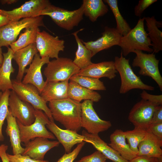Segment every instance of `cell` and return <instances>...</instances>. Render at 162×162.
<instances>
[{
    "instance_id": "obj_1",
    "label": "cell",
    "mask_w": 162,
    "mask_h": 162,
    "mask_svg": "<svg viewBox=\"0 0 162 162\" xmlns=\"http://www.w3.org/2000/svg\"><path fill=\"white\" fill-rule=\"evenodd\" d=\"M81 103L69 98L49 102V107L54 120L67 129L77 132L81 126Z\"/></svg>"
},
{
    "instance_id": "obj_38",
    "label": "cell",
    "mask_w": 162,
    "mask_h": 162,
    "mask_svg": "<svg viewBox=\"0 0 162 162\" xmlns=\"http://www.w3.org/2000/svg\"><path fill=\"white\" fill-rule=\"evenodd\" d=\"M7 155L10 162H49L47 160H35L21 154L11 155L7 153Z\"/></svg>"
},
{
    "instance_id": "obj_20",
    "label": "cell",
    "mask_w": 162,
    "mask_h": 162,
    "mask_svg": "<svg viewBox=\"0 0 162 162\" xmlns=\"http://www.w3.org/2000/svg\"><path fill=\"white\" fill-rule=\"evenodd\" d=\"M82 135L84 137V141L91 144L98 151L106 158L114 162H128L124 159L116 151L103 140L98 134H91L85 130Z\"/></svg>"
},
{
    "instance_id": "obj_27",
    "label": "cell",
    "mask_w": 162,
    "mask_h": 162,
    "mask_svg": "<svg viewBox=\"0 0 162 162\" xmlns=\"http://www.w3.org/2000/svg\"><path fill=\"white\" fill-rule=\"evenodd\" d=\"M68 97L80 102L83 100L97 102L101 98V95L97 92L83 87L72 80L69 82Z\"/></svg>"
},
{
    "instance_id": "obj_8",
    "label": "cell",
    "mask_w": 162,
    "mask_h": 162,
    "mask_svg": "<svg viewBox=\"0 0 162 162\" xmlns=\"http://www.w3.org/2000/svg\"><path fill=\"white\" fill-rule=\"evenodd\" d=\"M93 102L86 100L81 103V126L89 134H98L108 130L112 124L110 121L100 118L94 108Z\"/></svg>"
},
{
    "instance_id": "obj_43",
    "label": "cell",
    "mask_w": 162,
    "mask_h": 162,
    "mask_svg": "<svg viewBox=\"0 0 162 162\" xmlns=\"http://www.w3.org/2000/svg\"><path fill=\"white\" fill-rule=\"evenodd\" d=\"M158 158L144 155H137L128 162H158Z\"/></svg>"
},
{
    "instance_id": "obj_5",
    "label": "cell",
    "mask_w": 162,
    "mask_h": 162,
    "mask_svg": "<svg viewBox=\"0 0 162 162\" xmlns=\"http://www.w3.org/2000/svg\"><path fill=\"white\" fill-rule=\"evenodd\" d=\"M80 70L70 58L58 57L50 61L45 68L43 74L46 82L69 80Z\"/></svg>"
},
{
    "instance_id": "obj_16",
    "label": "cell",
    "mask_w": 162,
    "mask_h": 162,
    "mask_svg": "<svg viewBox=\"0 0 162 162\" xmlns=\"http://www.w3.org/2000/svg\"><path fill=\"white\" fill-rule=\"evenodd\" d=\"M50 58H41L38 53L36 54L29 67L26 69V74L22 81L24 84H31L35 86L40 94L46 83L43 79L41 69L44 65L49 63Z\"/></svg>"
},
{
    "instance_id": "obj_21",
    "label": "cell",
    "mask_w": 162,
    "mask_h": 162,
    "mask_svg": "<svg viewBox=\"0 0 162 162\" xmlns=\"http://www.w3.org/2000/svg\"><path fill=\"white\" fill-rule=\"evenodd\" d=\"M38 53L35 43L30 44L14 52L13 59L18 66L16 80L22 81L26 67L31 63L34 56Z\"/></svg>"
},
{
    "instance_id": "obj_22",
    "label": "cell",
    "mask_w": 162,
    "mask_h": 162,
    "mask_svg": "<svg viewBox=\"0 0 162 162\" xmlns=\"http://www.w3.org/2000/svg\"><path fill=\"white\" fill-rule=\"evenodd\" d=\"M162 140L147 131L138 146L137 155L159 158L162 157Z\"/></svg>"
},
{
    "instance_id": "obj_9",
    "label": "cell",
    "mask_w": 162,
    "mask_h": 162,
    "mask_svg": "<svg viewBox=\"0 0 162 162\" xmlns=\"http://www.w3.org/2000/svg\"><path fill=\"white\" fill-rule=\"evenodd\" d=\"M43 16L25 18L17 21H10L0 28V46L9 47L16 40L20 32L33 25L45 27Z\"/></svg>"
},
{
    "instance_id": "obj_45",
    "label": "cell",
    "mask_w": 162,
    "mask_h": 162,
    "mask_svg": "<svg viewBox=\"0 0 162 162\" xmlns=\"http://www.w3.org/2000/svg\"><path fill=\"white\" fill-rule=\"evenodd\" d=\"M10 22L6 17L0 14V28Z\"/></svg>"
},
{
    "instance_id": "obj_31",
    "label": "cell",
    "mask_w": 162,
    "mask_h": 162,
    "mask_svg": "<svg viewBox=\"0 0 162 162\" xmlns=\"http://www.w3.org/2000/svg\"><path fill=\"white\" fill-rule=\"evenodd\" d=\"M38 25H33L25 28L18 39L10 45V48L15 52L16 51L35 43L37 32L40 31Z\"/></svg>"
},
{
    "instance_id": "obj_6",
    "label": "cell",
    "mask_w": 162,
    "mask_h": 162,
    "mask_svg": "<svg viewBox=\"0 0 162 162\" xmlns=\"http://www.w3.org/2000/svg\"><path fill=\"white\" fill-rule=\"evenodd\" d=\"M34 113L35 121L29 125H23L16 119L20 130L21 142L26 144L38 137L55 139L54 135L46 127V125L50 121L46 115L43 111L40 110H35Z\"/></svg>"
},
{
    "instance_id": "obj_10",
    "label": "cell",
    "mask_w": 162,
    "mask_h": 162,
    "mask_svg": "<svg viewBox=\"0 0 162 162\" xmlns=\"http://www.w3.org/2000/svg\"><path fill=\"white\" fill-rule=\"evenodd\" d=\"M134 52L136 54V56L132 62L133 67L140 68L139 74L151 77L162 91V77L158 67L159 60L156 58L155 55L153 52L146 54L142 51L135 50Z\"/></svg>"
},
{
    "instance_id": "obj_48",
    "label": "cell",
    "mask_w": 162,
    "mask_h": 162,
    "mask_svg": "<svg viewBox=\"0 0 162 162\" xmlns=\"http://www.w3.org/2000/svg\"><path fill=\"white\" fill-rule=\"evenodd\" d=\"M158 162H162V157L158 158Z\"/></svg>"
},
{
    "instance_id": "obj_40",
    "label": "cell",
    "mask_w": 162,
    "mask_h": 162,
    "mask_svg": "<svg viewBox=\"0 0 162 162\" xmlns=\"http://www.w3.org/2000/svg\"><path fill=\"white\" fill-rule=\"evenodd\" d=\"M142 99L155 103L158 105H162V95H154L148 93L145 90H143L140 94Z\"/></svg>"
},
{
    "instance_id": "obj_14",
    "label": "cell",
    "mask_w": 162,
    "mask_h": 162,
    "mask_svg": "<svg viewBox=\"0 0 162 162\" xmlns=\"http://www.w3.org/2000/svg\"><path fill=\"white\" fill-rule=\"evenodd\" d=\"M8 106L12 115L23 125H31L34 121V109L29 103L21 99L13 90L10 92Z\"/></svg>"
},
{
    "instance_id": "obj_11",
    "label": "cell",
    "mask_w": 162,
    "mask_h": 162,
    "mask_svg": "<svg viewBox=\"0 0 162 162\" xmlns=\"http://www.w3.org/2000/svg\"><path fill=\"white\" fill-rule=\"evenodd\" d=\"M64 41L57 36H54L45 31L38 32L35 44L38 52L41 58H58L59 52L63 51Z\"/></svg>"
},
{
    "instance_id": "obj_34",
    "label": "cell",
    "mask_w": 162,
    "mask_h": 162,
    "mask_svg": "<svg viewBox=\"0 0 162 162\" xmlns=\"http://www.w3.org/2000/svg\"><path fill=\"white\" fill-rule=\"evenodd\" d=\"M146 131L145 129L135 127L133 130L124 131L130 149L137 155L138 152V146L145 137Z\"/></svg>"
},
{
    "instance_id": "obj_29",
    "label": "cell",
    "mask_w": 162,
    "mask_h": 162,
    "mask_svg": "<svg viewBox=\"0 0 162 162\" xmlns=\"http://www.w3.org/2000/svg\"><path fill=\"white\" fill-rule=\"evenodd\" d=\"M83 29H81L72 34L74 36L77 45L73 62L80 70L84 69L93 63L91 61L92 57L91 52L83 44L77 35L78 32Z\"/></svg>"
},
{
    "instance_id": "obj_4",
    "label": "cell",
    "mask_w": 162,
    "mask_h": 162,
    "mask_svg": "<svg viewBox=\"0 0 162 162\" xmlns=\"http://www.w3.org/2000/svg\"><path fill=\"white\" fill-rule=\"evenodd\" d=\"M83 15L82 4L77 9L68 10L51 4L42 10L38 16H48L59 27L70 31L78 25L83 19Z\"/></svg>"
},
{
    "instance_id": "obj_19",
    "label": "cell",
    "mask_w": 162,
    "mask_h": 162,
    "mask_svg": "<svg viewBox=\"0 0 162 162\" xmlns=\"http://www.w3.org/2000/svg\"><path fill=\"white\" fill-rule=\"evenodd\" d=\"M117 73L115 68L114 62L109 61L97 63H93L86 68L80 70L76 75L99 79L106 77L111 80L115 78Z\"/></svg>"
},
{
    "instance_id": "obj_23",
    "label": "cell",
    "mask_w": 162,
    "mask_h": 162,
    "mask_svg": "<svg viewBox=\"0 0 162 162\" xmlns=\"http://www.w3.org/2000/svg\"><path fill=\"white\" fill-rule=\"evenodd\" d=\"M69 80L46 82L40 93L42 98L46 102L68 98Z\"/></svg>"
},
{
    "instance_id": "obj_35",
    "label": "cell",
    "mask_w": 162,
    "mask_h": 162,
    "mask_svg": "<svg viewBox=\"0 0 162 162\" xmlns=\"http://www.w3.org/2000/svg\"><path fill=\"white\" fill-rule=\"evenodd\" d=\"M10 92V90H7L3 92L0 99V141H3L4 139L2 127L9 112L8 100Z\"/></svg>"
},
{
    "instance_id": "obj_30",
    "label": "cell",
    "mask_w": 162,
    "mask_h": 162,
    "mask_svg": "<svg viewBox=\"0 0 162 162\" xmlns=\"http://www.w3.org/2000/svg\"><path fill=\"white\" fill-rule=\"evenodd\" d=\"M84 8V14L92 22L103 16L108 11L107 6L102 0H83L82 4Z\"/></svg>"
},
{
    "instance_id": "obj_24",
    "label": "cell",
    "mask_w": 162,
    "mask_h": 162,
    "mask_svg": "<svg viewBox=\"0 0 162 162\" xmlns=\"http://www.w3.org/2000/svg\"><path fill=\"white\" fill-rule=\"evenodd\" d=\"M124 131L117 129L110 136V143L108 144L124 160L129 161L137 155L130 149L126 141Z\"/></svg>"
},
{
    "instance_id": "obj_51",
    "label": "cell",
    "mask_w": 162,
    "mask_h": 162,
    "mask_svg": "<svg viewBox=\"0 0 162 162\" xmlns=\"http://www.w3.org/2000/svg\"></svg>"
},
{
    "instance_id": "obj_12",
    "label": "cell",
    "mask_w": 162,
    "mask_h": 162,
    "mask_svg": "<svg viewBox=\"0 0 162 162\" xmlns=\"http://www.w3.org/2000/svg\"><path fill=\"white\" fill-rule=\"evenodd\" d=\"M50 4L48 0H30L11 10L0 9V14L10 21H17L21 19L39 16L40 12Z\"/></svg>"
},
{
    "instance_id": "obj_50",
    "label": "cell",
    "mask_w": 162,
    "mask_h": 162,
    "mask_svg": "<svg viewBox=\"0 0 162 162\" xmlns=\"http://www.w3.org/2000/svg\"><path fill=\"white\" fill-rule=\"evenodd\" d=\"M76 162H78L77 161H76Z\"/></svg>"
},
{
    "instance_id": "obj_13",
    "label": "cell",
    "mask_w": 162,
    "mask_h": 162,
    "mask_svg": "<svg viewBox=\"0 0 162 162\" xmlns=\"http://www.w3.org/2000/svg\"><path fill=\"white\" fill-rule=\"evenodd\" d=\"M158 105L142 99L133 107L129 113L128 119L135 128L147 130L151 123L155 110Z\"/></svg>"
},
{
    "instance_id": "obj_46",
    "label": "cell",
    "mask_w": 162,
    "mask_h": 162,
    "mask_svg": "<svg viewBox=\"0 0 162 162\" xmlns=\"http://www.w3.org/2000/svg\"><path fill=\"white\" fill-rule=\"evenodd\" d=\"M17 0H1L0 2L3 4H10L15 3L18 2Z\"/></svg>"
},
{
    "instance_id": "obj_25",
    "label": "cell",
    "mask_w": 162,
    "mask_h": 162,
    "mask_svg": "<svg viewBox=\"0 0 162 162\" xmlns=\"http://www.w3.org/2000/svg\"><path fill=\"white\" fill-rule=\"evenodd\" d=\"M14 54V52L9 47L7 52L3 54V61L0 67V90L2 92L7 90H13L10 76L15 70L12 63Z\"/></svg>"
},
{
    "instance_id": "obj_32",
    "label": "cell",
    "mask_w": 162,
    "mask_h": 162,
    "mask_svg": "<svg viewBox=\"0 0 162 162\" xmlns=\"http://www.w3.org/2000/svg\"><path fill=\"white\" fill-rule=\"evenodd\" d=\"M103 1L108 4L114 15L116 22L117 30L122 36L126 35L131 28L120 12L118 1L104 0Z\"/></svg>"
},
{
    "instance_id": "obj_36",
    "label": "cell",
    "mask_w": 162,
    "mask_h": 162,
    "mask_svg": "<svg viewBox=\"0 0 162 162\" xmlns=\"http://www.w3.org/2000/svg\"><path fill=\"white\" fill-rule=\"evenodd\" d=\"M85 143V142L83 141L78 144L73 151L69 153H65L56 162H73L78 156Z\"/></svg>"
},
{
    "instance_id": "obj_44",
    "label": "cell",
    "mask_w": 162,
    "mask_h": 162,
    "mask_svg": "<svg viewBox=\"0 0 162 162\" xmlns=\"http://www.w3.org/2000/svg\"><path fill=\"white\" fill-rule=\"evenodd\" d=\"M8 149L7 145L3 144L0 146V157L2 162H10L6 153Z\"/></svg>"
},
{
    "instance_id": "obj_39",
    "label": "cell",
    "mask_w": 162,
    "mask_h": 162,
    "mask_svg": "<svg viewBox=\"0 0 162 162\" xmlns=\"http://www.w3.org/2000/svg\"><path fill=\"white\" fill-rule=\"evenodd\" d=\"M157 1V0H140L134 9L135 15L140 17L144 11L150 5Z\"/></svg>"
},
{
    "instance_id": "obj_2",
    "label": "cell",
    "mask_w": 162,
    "mask_h": 162,
    "mask_svg": "<svg viewBox=\"0 0 162 162\" xmlns=\"http://www.w3.org/2000/svg\"><path fill=\"white\" fill-rule=\"evenodd\" d=\"M144 17L140 18L136 26L126 35L122 36L118 46L123 56H126L135 50L153 52L151 41L144 27Z\"/></svg>"
},
{
    "instance_id": "obj_47",
    "label": "cell",
    "mask_w": 162,
    "mask_h": 162,
    "mask_svg": "<svg viewBox=\"0 0 162 162\" xmlns=\"http://www.w3.org/2000/svg\"><path fill=\"white\" fill-rule=\"evenodd\" d=\"M3 54L1 47L0 46V67L1 66L3 61L4 57Z\"/></svg>"
},
{
    "instance_id": "obj_15",
    "label": "cell",
    "mask_w": 162,
    "mask_h": 162,
    "mask_svg": "<svg viewBox=\"0 0 162 162\" xmlns=\"http://www.w3.org/2000/svg\"><path fill=\"white\" fill-rule=\"evenodd\" d=\"M102 36L95 41L82 42L92 52V57L99 52L118 46L122 36L116 29L106 26Z\"/></svg>"
},
{
    "instance_id": "obj_18",
    "label": "cell",
    "mask_w": 162,
    "mask_h": 162,
    "mask_svg": "<svg viewBox=\"0 0 162 162\" xmlns=\"http://www.w3.org/2000/svg\"><path fill=\"white\" fill-rule=\"evenodd\" d=\"M44 137H38L25 144V147L22 154L29 156L31 158L38 160H43L46 154L54 147L59 146L57 141H50Z\"/></svg>"
},
{
    "instance_id": "obj_37",
    "label": "cell",
    "mask_w": 162,
    "mask_h": 162,
    "mask_svg": "<svg viewBox=\"0 0 162 162\" xmlns=\"http://www.w3.org/2000/svg\"><path fill=\"white\" fill-rule=\"evenodd\" d=\"M107 158L100 152L97 151L91 154L82 157L78 162H106Z\"/></svg>"
},
{
    "instance_id": "obj_3",
    "label": "cell",
    "mask_w": 162,
    "mask_h": 162,
    "mask_svg": "<svg viewBox=\"0 0 162 162\" xmlns=\"http://www.w3.org/2000/svg\"><path fill=\"white\" fill-rule=\"evenodd\" d=\"M114 63L115 69L119 73L121 79L120 94H125L134 89L149 91L154 90V87L145 84L140 77L135 74L129 64V59L124 57L121 52L120 57H115Z\"/></svg>"
},
{
    "instance_id": "obj_49",
    "label": "cell",
    "mask_w": 162,
    "mask_h": 162,
    "mask_svg": "<svg viewBox=\"0 0 162 162\" xmlns=\"http://www.w3.org/2000/svg\"><path fill=\"white\" fill-rule=\"evenodd\" d=\"M3 92L0 90V99L2 96Z\"/></svg>"
},
{
    "instance_id": "obj_42",
    "label": "cell",
    "mask_w": 162,
    "mask_h": 162,
    "mask_svg": "<svg viewBox=\"0 0 162 162\" xmlns=\"http://www.w3.org/2000/svg\"><path fill=\"white\" fill-rule=\"evenodd\" d=\"M162 123V105L158 106L154 112L151 123Z\"/></svg>"
},
{
    "instance_id": "obj_33",
    "label": "cell",
    "mask_w": 162,
    "mask_h": 162,
    "mask_svg": "<svg viewBox=\"0 0 162 162\" xmlns=\"http://www.w3.org/2000/svg\"><path fill=\"white\" fill-rule=\"evenodd\" d=\"M81 86L92 90H106L103 82L99 79L87 76L75 75L70 79Z\"/></svg>"
},
{
    "instance_id": "obj_41",
    "label": "cell",
    "mask_w": 162,
    "mask_h": 162,
    "mask_svg": "<svg viewBox=\"0 0 162 162\" xmlns=\"http://www.w3.org/2000/svg\"><path fill=\"white\" fill-rule=\"evenodd\" d=\"M147 131L162 140V123L151 124Z\"/></svg>"
},
{
    "instance_id": "obj_26",
    "label": "cell",
    "mask_w": 162,
    "mask_h": 162,
    "mask_svg": "<svg viewBox=\"0 0 162 162\" xmlns=\"http://www.w3.org/2000/svg\"><path fill=\"white\" fill-rule=\"evenodd\" d=\"M6 119L7 124L5 132L9 137L13 153L14 154H22L24 152V148L21 145V142L20 130L16 119L12 115L9 110Z\"/></svg>"
},
{
    "instance_id": "obj_7",
    "label": "cell",
    "mask_w": 162,
    "mask_h": 162,
    "mask_svg": "<svg viewBox=\"0 0 162 162\" xmlns=\"http://www.w3.org/2000/svg\"><path fill=\"white\" fill-rule=\"evenodd\" d=\"M13 90L22 100L31 105L35 110L43 111L51 122H54L46 102L42 98L37 88L31 84L23 83L16 79L12 80Z\"/></svg>"
},
{
    "instance_id": "obj_17",
    "label": "cell",
    "mask_w": 162,
    "mask_h": 162,
    "mask_svg": "<svg viewBox=\"0 0 162 162\" xmlns=\"http://www.w3.org/2000/svg\"><path fill=\"white\" fill-rule=\"evenodd\" d=\"M46 126L62 145L66 153L70 152L75 145L84 141L82 135L72 130L61 129L54 122L50 121Z\"/></svg>"
},
{
    "instance_id": "obj_28",
    "label": "cell",
    "mask_w": 162,
    "mask_h": 162,
    "mask_svg": "<svg viewBox=\"0 0 162 162\" xmlns=\"http://www.w3.org/2000/svg\"><path fill=\"white\" fill-rule=\"evenodd\" d=\"M148 31V35L151 41L153 52L157 53L162 50V32L159 29L162 27V23L157 21L154 16L144 17Z\"/></svg>"
}]
</instances>
